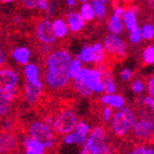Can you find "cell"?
<instances>
[{"instance_id":"16","label":"cell","mask_w":154,"mask_h":154,"mask_svg":"<svg viewBox=\"0 0 154 154\" xmlns=\"http://www.w3.org/2000/svg\"><path fill=\"white\" fill-rule=\"evenodd\" d=\"M124 28H125V25H124L123 18L116 14L109 16L108 21H107V29H108L109 33L121 36L124 31Z\"/></svg>"},{"instance_id":"21","label":"cell","mask_w":154,"mask_h":154,"mask_svg":"<svg viewBox=\"0 0 154 154\" xmlns=\"http://www.w3.org/2000/svg\"><path fill=\"white\" fill-rule=\"evenodd\" d=\"M86 139H88V137L82 136V135H80L77 131H73L71 133L63 136V142L65 144H68V146H73V144H75V146L77 144L78 146H83L85 143V141H86Z\"/></svg>"},{"instance_id":"20","label":"cell","mask_w":154,"mask_h":154,"mask_svg":"<svg viewBox=\"0 0 154 154\" xmlns=\"http://www.w3.org/2000/svg\"><path fill=\"white\" fill-rule=\"evenodd\" d=\"M53 28H54V32L56 35L57 39L66 38L70 31L67 21L63 20L62 17H56L53 21Z\"/></svg>"},{"instance_id":"5","label":"cell","mask_w":154,"mask_h":154,"mask_svg":"<svg viewBox=\"0 0 154 154\" xmlns=\"http://www.w3.org/2000/svg\"><path fill=\"white\" fill-rule=\"evenodd\" d=\"M78 122H79L78 116L73 109L69 107L59 109L55 113L54 131L57 136H65L67 134L75 131Z\"/></svg>"},{"instance_id":"15","label":"cell","mask_w":154,"mask_h":154,"mask_svg":"<svg viewBox=\"0 0 154 154\" xmlns=\"http://www.w3.org/2000/svg\"><path fill=\"white\" fill-rule=\"evenodd\" d=\"M31 57V51L27 46H16L12 50V58L16 64L21 65V66H26L29 64Z\"/></svg>"},{"instance_id":"13","label":"cell","mask_w":154,"mask_h":154,"mask_svg":"<svg viewBox=\"0 0 154 154\" xmlns=\"http://www.w3.org/2000/svg\"><path fill=\"white\" fill-rule=\"evenodd\" d=\"M17 138L14 134L9 131H2L1 135V154H15Z\"/></svg>"},{"instance_id":"19","label":"cell","mask_w":154,"mask_h":154,"mask_svg":"<svg viewBox=\"0 0 154 154\" xmlns=\"http://www.w3.org/2000/svg\"><path fill=\"white\" fill-rule=\"evenodd\" d=\"M77 57L83 64H95V51H94L93 45H88V44L84 45L82 49L80 50Z\"/></svg>"},{"instance_id":"52","label":"cell","mask_w":154,"mask_h":154,"mask_svg":"<svg viewBox=\"0 0 154 154\" xmlns=\"http://www.w3.org/2000/svg\"><path fill=\"white\" fill-rule=\"evenodd\" d=\"M153 26H154V20H153Z\"/></svg>"},{"instance_id":"40","label":"cell","mask_w":154,"mask_h":154,"mask_svg":"<svg viewBox=\"0 0 154 154\" xmlns=\"http://www.w3.org/2000/svg\"><path fill=\"white\" fill-rule=\"evenodd\" d=\"M51 0H38V9L42 12H45L50 7Z\"/></svg>"},{"instance_id":"1","label":"cell","mask_w":154,"mask_h":154,"mask_svg":"<svg viewBox=\"0 0 154 154\" xmlns=\"http://www.w3.org/2000/svg\"><path fill=\"white\" fill-rule=\"evenodd\" d=\"M72 59L71 54L65 49H57L46 55L44 83L49 90L62 92L71 84L69 67Z\"/></svg>"},{"instance_id":"38","label":"cell","mask_w":154,"mask_h":154,"mask_svg":"<svg viewBox=\"0 0 154 154\" xmlns=\"http://www.w3.org/2000/svg\"><path fill=\"white\" fill-rule=\"evenodd\" d=\"M57 10H58V5H57V3L55 2L54 0H51L49 9H48V10L45 11V12H46V15H48V16H52L55 12H56Z\"/></svg>"},{"instance_id":"45","label":"cell","mask_w":154,"mask_h":154,"mask_svg":"<svg viewBox=\"0 0 154 154\" xmlns=\"http://www.w3.org/2000/svg\"><path fill=\"white\" fill-rule=\"evenodd\" d=\"M150 111H151V114L154 116V103H153V105L150 107Z\"/></svg>"},{"instance_id":"53","label":"cell","mask_w":154,"mask_h":154,"mask_svg":"<svg viewBox=\"0 0 154 154\" xmlns=\"http://www.w3.org/2000/svg\"><path fill=\"white\" fill-rule=\"evenodd\" d=\"M110 154H114V153H110Z\"/></svg>"},{"instance_id":"6","label":"cell","mask_w":154,"mask_h":154,"mask_svg":"<svg viewBox=\"0 0 154 154\" xmlns=\"http://www.w3.org/2000/svg\"><path fill=\"white\" fill-rule=\"evenodd\" d=\"M103 44L107 53V58H110L111 60L119 62L127 55V45L120 36L108 33L103 39Z\"/></svg>"},{"instance_id":"46","label":"cell","mask_w":154,"mask_h":154,"mask_svg":"<svg viewBox=\"0 0 154 154\" xmlns=\"http://www.w3.org/2000/svg\"><path fill=\"white\" fill-rule=\"evenodd\" d=\"M150 143H151L152 146H154V134H153V136H152L151 140H150Z\"/></svg>"},{"instance_id":"41","label":"cell","mask_w":154,"mask_h":154,"mask_svg":"<svg viewBox=\"0 0 154 154\" xmlns=\"http://www.w3.org/2000/svg\"><path fill=\"white\" fill-rule=\"evenodd\" d=\"M79 154H98V152L95 151V150L91 148L90 146H88V144H83L82 149H81Z\"/></svg>"},{"instance_id":"32","label":"cell","mask_w":154,"mask_h":154,"mask_svg":"<svg viewBox=\"0 0 154 154\" xmlns=\"http://www.w3.org/2000/svg\"><path fill=\"white\" fill-rule=\"evenodd\" d=\"M100 113H101V120L103 121V124H107L112 120L113 114H114V109L110 106L103 105V109L100 110Z\"/></svg>"},{"instance_id":"11","label":"cell","mask_w":154,"mask_h":154,"mask_svg":"<svg viewBox=\"0 0 154 154\" xmlns=\"http://www.w3.org/2000/svg\"><path fill=\"white\" fill-rule=\"evenodd\" d=\"M21 144L26 154H46L48 152V149L42 142L31 138L27 133L21 138Z\"/></svg>"},{"instance_id":"24","label":"cell","mask_w":154,"mask_h":154,"mask_svg":"<svg viewBox=\"0 0 154 154\" xmlns=\"http://www.w3.org/2000/svg\"><path fill=\"white\" fill-rule=\"evenodd\" d=\"M80 14L82 15V17L86 22L94 21L96 17L95 10L93 8V5L90 2H85L81 5V7H80Z\"/></svg>"},{"instance_id":"34","label":"cell","mask_w":154,"mask_h":154,"mask_svg":"<svg viewBox=\"0 0 154 154\" xmlns=\"http://www.w3.org/2000/svg\"><path fill=\"white\" fill-rule=\"evenodd\" d=\"M11 109H12V103L5 101V100H1V106H0V112H1V116H8L10 113Z\"/></svg>"},{"instance_id":"14","label":"cell","mask_w":154,"mask_h":154,"mask_svg":"<svg viewBox=\"0 0 154 154\" xmlns=\"http://www.w3.org/2000/svg\"><path fill=\"white\" fill-rule=\"evenodd\" d=\"M99 101L101 105L106 106H110L113 109L119 110V109H122L123 107H125L126 100L124 98V96H122L121 94H103L101 97L99 98Z\"/></svg>"},{"instance_id":"47","label":"cell","mask_w":154,"mask_h":154,"mask_svg":"<svg viewBox=\"0 0 154 154\" xmlns=\"http://www.w3.org/2000/svg\"><path fill=\"white\" fill-rule=\"evenodd\" d=\"M77 1H79V2H81V3H85V2H88V1H91V0H77Z\"/></svg>"},{"instance_id":"35","label":"cell","mask_w":154,"mask_h":154,"mask_svg":"<svg viewBox=\"0 0 154 154\" xmlns=\"http://www.w3.org/2000/svg\"><path fill=\"white\" fill-rule=\"evenodd\" d=\"M133 75H134L133 70L129 69V68H124L120 72V78H121V80L124 81V82H128L129 80L133 78Z\"/></svg>"},{"instance_id":"17","label":"cell","mask_w":154,"mask_h":154,"mask_svg":"<svg viewBox=\"0 0 154 154\" xmlns=\"http://www.w3.org/2000/svg\"><path fill=\"white\" fill-rule=\"evenodd\" d=\"M138 9L137 8H127L125 14L123 16V22L125 25V28L128 31L133 30V29L138 27Z\"/></svg>"},{"instance_id":"9","label":"cell","mask_w":154,"mask_h":154,"mask_svg":"<svg viewBox=\"0 0 154 154\" xmlns=\"http://www.w3.org/2000/svg\"><path fill=\"white\" fill-rule=\"evenodd\" d=\"M20 75L12 67L2 66L0 71V92L18 90Z\"/></svg>"},{"instance_id":"18","label":"cell","mask_w":154,"mask_h":154,"mask_svg":"<svg viewBox=\"0 0 154 154\" xmlns=\"http://www.w3.org/2000/svg\"><path fill=\"white\" fill-rule=\"evenodd\" d=\"M23 73L25 77V81L28 82H38L40 80V68L38 65L29 63L23 67Z\"/></svg>"},{"instance_id":"23","label":"cell","mask_w":154,"mask_h":154,"mask_svg":"<svg viewBox=\"0 0 154 154\" xmlns=\"http://www.w3.org/2000/svg\"><path fill=\"white\" fill-rule=\"evenodd\" d=\"M94 51H95V64L97 66L105 64V60L107 59V53H106L105 46L103 44L99 43V42H95L93 44Z\"/></svg>"},{"instance_id":"30","label":"cell","mask_w":154,"mask_h":154,"mask_svg":"<svg viewBox=\"0 0 154 154\" xmlns=\"http://www.w3.org/2000/svg\"><path fill=\"white\" fill-rule=\"evenodd\" d=\"M91 131H92L91 125L88 122H85L84 120H79L75 128V131H77L78 134H80V135H82L84 137H88Z\"/></svg>"},{"instance_id":"49","label":"cell","mask_w":154,"mask_h":154,"mask_svg":"<svg viewBox=\"0 0 154 154\" xmlns=\"http://www.w3.org/2000/svg\"><path fill=\"white\" fill-rule=\"evenodd\" d=\"M146 1H148V3H149V5H152V3H154V0H146Z\"/></svg>"},{"instance_id":"39","label":"cell","mask_w":154,"mask_h":154,"mask_svg":"<svg viewBox=\"0 0 154 154\" xmlns=\"http://www.w3.org/2000/svg\"><path fill=\"white\" fill-rule=\"evenodd\" d=\"M153 103H154V97H152L149 94H148V96L142 97V99H141V105L143 106V107H148V108H150V107L153 105Z\"/></svg>"},{"instance_id":"12","label":"cell","mask_w":154,"mask_h":154,"mask_svg":"<svg viewBox=\"0 0 154 154\" xmlns=\"http://www.w3.org/2000/svg\"><path fill=\"white\" fill-rule=\"evenodd\" d=\"M66 21L72 33H79L80 31H82L86 24V21L82 17L80 12H75V11H70L67 13Z\"/></svg>"},{"instance_id":"51","label":"cell","mask_w":154,"mask_h":154,"mask_svg":"<svg viewBox=\"0 0 154 154\" xmlns=\"http://www.w3.org/2000/svg\"><path fill=\"white\" fill-rule=\"evenodd\" d=\"M121 1H125V2H126V1H128V0H121Z\"/></svg>"},{"instance_id":"2","label":"cell","mask_w":154,"mask_h":154,"mask_svg":"<svg viewBox=\"0 0 154 154\" xmlns=\"http://www.w3.org/2000/svg\"><path fill=\"white\" fill-rule=\"evenodd\" d=\"M137 120L136 112L129 107H123L114 112L110 122V128L116 137L123 138L131 134V128Z\"/></svg>"},{"instance_id":"37","label":"cell","mask_w":154,"mask_h":154,"mask_svg":"<svg viewBox=\"0 0 154 154\" xmlns=\"http://www.w3.org/2000/svg\"><path fill=\"white\" fill-rule=\"evenodd\" d=\"M146 91L149 95L154 97V75H152L146 81Z\"/></svg>"},{"instance_id":"10","label":"cell","mask_w":154,"mask_h":154,"mask_svg":"<svg viewBox=\"0 0 154 154\" xmlns=\"http://www.w3.org/2000/svg\"><path fill=\"white\" fill-rule=\"evenodd\" d=\"M43 82H28L25 81L23 86V97L25 101L29 106H36L40 103L42 96H43Z\"/></svg>"},{"instance_id":"33","label":"cell","mask_w":154,"mask_h":154,"mask_svg":"<svg viewBox=\"0 0 154 154\" xmlns=\"http://www.w3.org/2000/svg\"><path fill=\"white\" fill-rule=\"evenodd\" d=\"M142 40H143V36L140 27H137L129 31V41L133 44H139Z\"/></svg>"},{"instance_id":"25","label":"cell","mask_w":154,"mask_h":154,"mask_svg":"<svg viewBox=\"0 0 154 154\" xmlns=\"http://www.w3.org/2000/svg\"><path fill=\"white\" fill-rule=\"evenodd\" d=\"M83 63L80 60L78 57L72 59L71 64H70V67H69V73L71 75V79L72 81H75V80H78L80 78V75H81V72L83 70Z\"/></svg>"},{"instance_id":"43","label":"cell","mask_w":154,"mask_h":154,"mask_svg":"<svg viewBox=\"0 0 154 154\" xmlns=\"http://www.w3.org/2000/svg\"><path fill=\"white\" fill-rule=\"evenodd\" d=\"M65 1H66V5L71 9H73L77 5V0H65Z\"/></svg>"},{"instance_id":"26","label":"cell","mask_w":154,"mask_h":154,"mask_svg":"<svg viewBox=\"0 0 154 154\" xmlns=\"http://www.w3.org/2000/svg\"><path fill=\"white\" fill-rule=\"evenodd\" d=\"M72 86H73V88L77 91V93L79 94V95H81L82 97H85V98L91 97V96L93 95V93H94L90 88H88V85L82 83L81 81H79V80L72 81Z\"/></svg>"},{"instance_id":"3","label":"cell","mask_w":154,"mask_h":154,"mask_svg":"<svg viewBox=\"0 0 154 154\" xmlns=\"http://www.w3.org/2000/svg\"><path fill=\"white\" fill-rule=\"evenodd\" d=\"M26 133L31 138L42 142L48 151L53 150L57 143V135L43 120H32L29 122Z\"/></svg>"},{"instance_id":"27","label":"cell","mask_w":154,"mask_h":154,"mask_svg":"<svg viewBox=\"0 0 154 154\" xmlns=\"http://www.w3.org/2000/svg\"><path fill=\"white\" fill-rule=\"evenodd\" d=\"M93 8L95 10L96 17L99 21H103L107 16V3L103 2V1H98V0H93Z\"/></svg>"},{"instance_id":"8","label":"cell","mask_w":154,"mask_h":154,"mask_svg":"<svg viewBox=\"0 0 154 154\" xmlns=\"http://www.w3.org/2000/svg\"><path fill=\"white\" fill-rule=\"evenodd\" d=\"M35 35L40 45L52 46L57 41V37L53 28V22L49 18H42L37 22L35 26Z\"/></svg>"},{"instance_id":"42","label":"cell","mask_w":154,"mask_h":154,"mask_svg":"<svg viewBox=\"0 0 154 154\" xmlns=\"http://www.w3.org/2000/svg\"><path fill=\"white\" fill-rule=\"evenodd\" d=\"M0 62H1V67L5 66V62H7V58H5V50H1V53H0Z\"/></svg>"},{"instance_id":"31","label":"cell","mask_w":154,"mask_h":154,"mask_svg":"<svg viewBox=\"0 0 154 154\" xmlns=\"http://www.w3.org/2000/svg\"><path fill=\"white\" fill-rule=\"evenodd\" d=\"M142 36L146 41H152L154 39V26L153 24L146 23L143 24V26L141 27Z\"/></svg>"},{"instance_id":"7","label":"cell","mask_w":154,"mask_h":154,"mask_svg":"<svg viewBox=\"0 0 154 154\" xmlns=\"http://www.w3.org/2000/svg\"><path fill=\"white\" fill-rule=\"evenodd\" d=\"M79 81L86 84L94 94H103L105 93V82H103V70L99 67L90 68L84 67L80 75Z\"/></svg>"},{"instance_id":"4","label":"cell","mask_w":154,"mask_h":154,"mask_svg":"<svg viewBox=\"0 0 154 154\" xmlns=\"http://www.w3.org/2000/svg\"><path fill=\"white\" fill-rule=\"evenodd\" d=\"M154 134V116L144 113L137 116V120L134 124L131 131V138L136 139L139 142L150 143Z\"/></svg>"},{"instance_id":"28","label":"cell","mask_w":154,"mask_h":154,"mask_svg":"<svg viewBox=\"0 0 154 154\" xmlns=\"http://www.w3.org/2000/svg\"><path fill=\"white\" fill-rule=\"evenodd\" d=\"M142 62L144 65H154V45L146 46L142 51Z\"/></svg>"},{"instance_id":"48","label":"cell","mask_w":154,"mask_h":154,"mask_svg":"<svg viewBox=\"0 0 154 154\" xmlns=\"http://www.w3.org/2000/svg\"><path fill=\"white\" fill-rule=\"evenodd\" d=\"M98 1H103V2H105V3H108V2H110L111 0H98Z\"/></svg>"},{"instance_id":"50","label":"cell","mask_w":154,"mask_h":154,"mask_svg":"<svg viewBox=\"0 0 154 154\" xmlns=\"http://www.w3.org/2000/svg\"><path fill=\"white\" fill-rule=\"evenodd\" d=\"M15 154H26L25 152H18V153H15Z\"/></svg>"},{"instance_id":"29","label":"cell","mask_w":154,"mask_h":154,"mask_svg":"<svg viewBox=\"0 0 154 154\" xmlns=\"http://www.w3.org/2000/svg\"><path fill=\"white\" fill-rule=\"evenodd\" d=\"M131 88V92H133L135 95H142L146 88V84L143 82L142 79L137 78V79H135L133 81Z\"/></svg>"},{"instance_id":"22","label":"cell","mask_w":154,"mask_h":154,"mask_svg":"<svg viewBox=\"0 0 154 154\" xmlns=\"http://www.w3.org/2000/svg\"><path fill=\"white\" fill-rule=\"evenodd\" d=\"M126 154H154V146H150L149 143L138 142L129 148Z\"/></svg>"},{"instance_id":"36","label":"cell","mask_w":154,"mask_h":154,"mask_svg":"<svg viewBox=\"0 0 154 154\" xmlns=\"http://www.w3.org/2000/svg\"><path fill=\"white\" fill-rule=\"evenodd\" d=\"M21 3L24 8L28 10L38 9V0H21Z\"/></svg>"},{"instance_id":"44","label":"cell","mask_w":154,"mask_h":154,"mask_svg":"<svg viewBox=\"0 0 154 154\" xmlns=\"http://www.w3.org/2000/svg\"><path fill=\"white\" fill-rule=\"evenodd\" d=\"M14 1H16V0H1L2 3H12V2H14Z\"/></svg>"}]
</instances>
